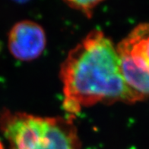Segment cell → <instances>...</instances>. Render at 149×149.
Wrapping results in <instances>:
<instances>
[{"instance_id": "6da1fadb", "label": "cell", "mask_w": 149, "mask_h": 149, "mask_svg": "<svg viewBox=\"0 0 149 149\" xmlns=\"http://www.w3.org/2000/svg\"><path fill=\"white\" fill-rule=\"evenodd\" d=\"M62 107L74 116L98 103L134 104L144 100L123 78L117 47L104 33H89L68 52L60 69Z\"/></svg>"}, {"instance_id": "7a4b0ae2", "label": "cell", "mask_w": 149, "mask_h": 149, "mask_svg": "<svg viewBox=\"0 0 149 149\" xmlns=\"http://www.w3.org/2000/svg\"><path fill=\"white\" fill-rule=\"evenodd\" d=\"M0 128L13 149H80L72 119L47 117L6 110Z\"/></svg>"}, {"instance_id": "3957f363", "label": "cell", "mask_w": 149, "mask_h": 149, "mask_svg": "<svg viewBox=\"0 0 149 149\" xmlns=\"http://www.w3.org/2000/svg\"><path fill=\"white\" fill-rule=\"evenodd\" d=\"M116 47L127 85L144 100L149 98V22L136 26Z\"/></svg>"}, {"instance_id": "277c9868", "label": "cell", "mask_w": 149, "mask_h": 149, "mask_svg": "<svg viewBox=\"0 0 149 149\" xmlns=\"http://www.w3.org/2000/svg\"><path fill=\"white\" fill-rule=\"evenodd\" d=\"M47 45V36L40 24L32 21L16 23L10 30L8 46L12 56L22 61H30L41 55Z\"/></svg>"}, {"instance_id": "5b68a950", "label": "cell", "mask_w": 149, "mask_h": 149, "mask_svg": "<svg viewBox=\"0 0 149 149\" xmlns=\"http://www.w3.org/2000/svg\"><path fill=\"white\" fill-rule=\"evenodd\" d=\"M70 7L78 10L87 17H91L95 8L104 0H64Z\"/></svg>"}, {"instance_id": "8992f818", "label": "cell", "mask_w": 149, "mask_h": 149, "mask_svg": "<svg viewBox=\"0 0 149 149\" xmlns=\"http://www.w3.org/2000/svg\"><path fill=\"white\" fill-rule=\"evenodd\" d=\"M13 1H15L16 2H20V3H24V2H28L29 0H13Z\"/></svg>"}, {"instance_id": "52a82bcc", "label": "cell", "mask_w": 149, "mask_h": 149, "mask_svg": "<svg viewBox=\"0 0 149 149\" xmlns=\"http://www.w3.org/2000/svg\"><path fill=\"white\" fill-rule=\"evenodd\" d=\"M0 149H4L3 146H2V142H1V141H0Z\"/></svg>"}]
</instances>
